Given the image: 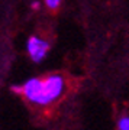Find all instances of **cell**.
I'll list each match as a JSON object with an SVG mask.
<instances>
[{"instance_id": "6da1fadb", "label": "cell", "mask_w": 129, "mask_h": 130, "mask_svg": "<svg viewBox=\"0 0 129 130\" xmlns=\"http://www.w3.org/2000/svg\"><path fill=\"white\" fill-rule=\"evenodd\" d=\"M65 83L60 74H51L44 78H31L23 83L20 87H16L15 91L22 93L28 101L38 106H48L61 97L64 91Z\"/></svg>"}, {"instance_id": "7a4b0ae2", "label": "cell", "mask_w": 129, "mask_h": 130, "mask_svg": "<svg viewBox=\"0 0 129 130\" xmlns=\"http://www.w3.org/2000/svg\"><path fill=\"white\" fill-rule=\"evenodd\" d=\"M26 51L29 54V58L33 62H41L46 56L48 51H49V43L44 39L38 36H29L28 42H26Z\"/></svg>"}, {"instance_id": "3957f363", "label": "cell", "mask_w": 129, "mask_h": 130, "mask_svg": "<svg viewBox=\"0 0 129 130\" xmlns=\"http://www.w3.org/2000/svg\"><path fill=\"white\" fill-rule=\"evenodd\" d=\"M118 130H129V116H123L119 119Z\"/></svg>"}, {"instance_id": "277c9868", "label": "cell", "mask_w": 129, "mask_h": 130, "mask_svg": "<svg viewBox=\"0 0 129 130\" xmlns=\"http://www.w3.org/2000/svg\"><path fill=\"white\" fill-rule=\"evenodd\" d=\"M60 3H61V0H45L46 7L51 9V10H57L58 6H60Z\"/></svg>"}]
</instances>
